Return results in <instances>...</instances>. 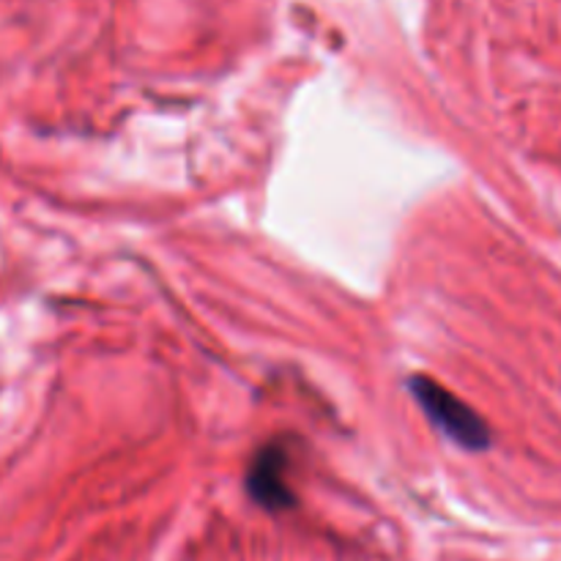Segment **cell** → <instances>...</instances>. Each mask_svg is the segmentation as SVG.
Listing matches in <instances>:
<instances>
[{
    "instance_id": "6da1fadb",
    "label": "cell",
    "mask_w": 561,
    "mask_h": 561,
    "mask_svg": "<svg viewBox=\"0 0 561 561\" xmlns=\"http://www.w3.org/2000/svg\"><path fill=\"white\" fill-rule=\"evenodd\" d=\"M411 394L416 398V403L422 405L427 416H431L433 425L438 431L447 433L453 442H458L466 449H485L491 442V433L488 425L482 422V416L474 409L463 403L460 398H455L449 389H444L442 383H436L433 378H414L411 381Z\"/></svg>"
},
{
    "instance_id": "7a4b0ae2",
    "label": "cell",
    "mask_w": 561,
    "mask_h": 561,
    "mask_svg": "<svg viewBox=\"0 0 561 561\" xmlns=\"http://www.w3.org/2000/svg\"><path fill=\"white\" fill-rule=\"evenodd\" d=\"M247 485H250L252 499L261 504L263 510H279L294 507V491H290L288 482V455L277 444H268L257 453V458L252 460L250 477H247Z\"/></svg>"
}]
</instances>
